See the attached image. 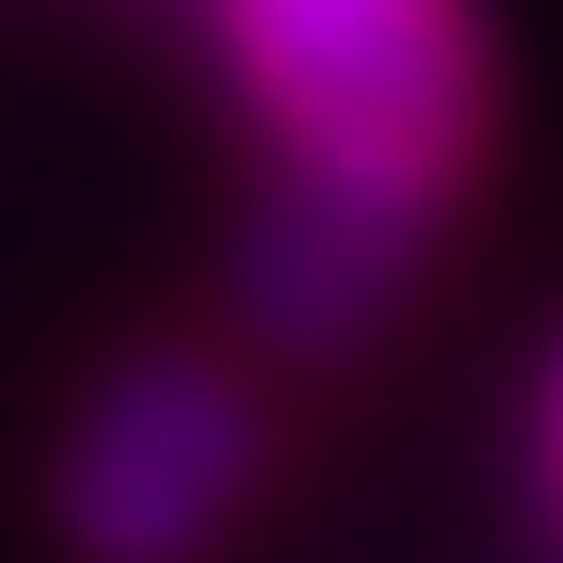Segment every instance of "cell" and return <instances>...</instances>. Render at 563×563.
Returning a JSON list of instances; mask_svg holds the SVG:
<instances>
[{
  "label": "cell",
  "instance_id": "obj_3",
  "mask_svg": "<svg viewBox=\"0 0 563 563\" xmlns=\"http://www.w3.org/2000/svg\"><path fill=\"white\" fill-rule=\"evenodd\" d=\"M407 210H380V197H354V184H288L276 210H263V236H250V314L276 328L288 354H328V341H354L394 276H407Z\"/></svg>",
  "mask_w": 563,
  "mask_h": 563
},
{
  "label": "cell",
  "instance_id": "obj_1",
  "mask_svg": "<svg viewBox=\"0 0 563 563\" xmlns=\"http://www.w3.org/2000/svg\"><path fill=\"white\" fill-rule=\"evenodd\" d=\"M223 40L314 184H354L420 223L472 170L485 40L459 0H223Z\"/></svg>",
  "mask_w": 563,
  "mask_h": 563
},
{
  "label": "cell",
  "instance_id": "obj_2",
  "mask_svg": "<svg viewBox=\"0 0 563 563\" xmlns=\"http://www.w3.org/2000/svg\"><path fill=\"white\" fill-rule=\"evenodd\" d=\"M236 485H250V407H236V380L157 354V367H132L92 407L79 459H66V525L106 563H184L223 525Z\"/></svg>",
  "mask_w": 563,
  "mask_h": 563
},
{
  "label": "cell",
  "instance_id": "obj_4",
  "mask_svg": "<svg viewBox=\"0 0 563 563\" xmlns=\"http://www.w3.org/2000/svg\"><path fill=\"white\" fill-rule=\"evenodd\" d=\"M551 472H563V380H551Z\"/></svg>",
  "mask_w": 563,
  "mask_h": 563
}]
</instances>
